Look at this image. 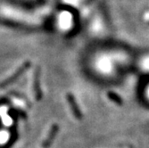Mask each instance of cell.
Segmentation results:
<instances>
[{
    "label": "cell",
    "instance_id": "cell-2",
    "mask_svg": "<svg viewBox=\"0 0 149 148\" xmlns=\"http://www.w3.org/2000/svg\"><path fill=\"white\" fill-rule=\"evenodd\" d=\"M58 129H59V128H58V126H57L56 124H55V125H54V126L52 127V129H51V130H50V132H49V134H48V136H47L46 141H45L44 144H43V147L47 148V147H48V146L50 145V144L52 143L54 138H55V136H56V134Z\"/></svg>",
    "mask_w": 149,
    "mask_h": 148
},
{
    "label": "cell",
    "instance_id": "cell-3",
    "mask_svg": "<svg viewBox=\"0 0 149 148\" xmlns=\"http://www.w3.org/2000/svg\"><path fill=\"white\" fill-rule=\"evenodd\" d=\"M107 96L108 97H109L113 102H114L115 104H119V105H123V99L120 98V97H119L118 95H116V94L113 93V92H109V93H107Z\"/></svg>",
    "mask_w": 149,
    "mask_h": 148
},
{
    "label": "cell",
    "instance_id": "cell-1",
    "mask_svg": "<svg viewBox=\"0 0 149 148\" xmlns=\"http://www.w3.org/2000/svg\"><path fill=\"white\" fill-rule=\"evenodd\" d=\"M67 100H68V103L72 108V111L74 114V116L78 119V120H81L82 119V113L80 112V109L79 108V106L77 104V102L74 98V97L71 94H69L68 97H67Z\"/></svg>",
    "mask_w": 149,
    "mask_h": 148
}]
</instances>
